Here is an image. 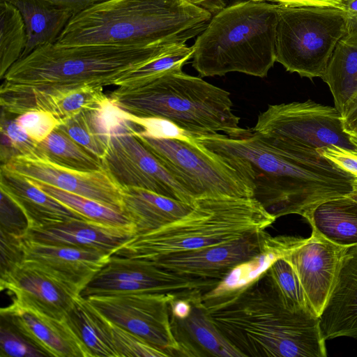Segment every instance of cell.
I'll list each match as a JSON object with an SVG mask.
<instances>
[{
    "instance_id": "6da1fadb",
    "label": "cell",
    "mask_w": 357,
    "mask_h": 357,
    "mask_svg": "<svg viewBox=\"0 0 357 357\" xmlns=\"http://www.w3.org/2000/svg\"><path fill=\"white\" fill-rule=\"evenodd\" d=\"M208 149L229 156L253 189L252 198L276 219L303 218L327 200L348 196L356 178L318 152L282 151L252 130L232 137L216 133L192 136Z\"/></svg>"
},
{
    "instance_id": "7a4b0ae2",
    "label": "cell",
    "mask_w": 357,
    "mask_h": 357,
    "mask_svg": "<svg viewBox=\"0 0 357 357\" xmlns=\"http://www.w3.org/2000/svg\"><path fill=\"white\" fill-rule=\"evenodd\" d=\"M202 302L243 356H327L319 317L287 299L269 269L238 291Z\"/></svg>"
},
{
    "instance_id": "3957f363",
    "label": "cell",
    "mask_w": 357,
    "mask_h": 357,
    "mask_svg": "<svg viewBox=\"0 0 357 357\" xmlns=\"http://www.w3.org/2000/svg\"><path fill=\"white\" fill-rule=\"evenodd\" d=\"M172 45L41 46L16 61L1 79L2 110L20 115L40 110L50 100L83 86L115 85L128 73Z\"/></svg>"
},
{
    "instance_id": "277c9868",
    "label": "cell",
    "mask_w": 357,
    "mask_h": 357,
    "mask_svg": "<svg viewBox=\"0 0 357 357\" xmlns=\"http://www.w3.org/2000/svg\"><path fill=\"white\" fill-rule=\"evenodd\" d=\"M211 11L186 0H107L74 15L55 45L147 47L185 43Z\"/></svg>"
},
{
    "instance_id": "5b68a950",
    "label": "cell",
    "mask_w": 357,
    "mask_h": 357,
    "mask_svg": "<svg viewBox=\"0 0 357 357\" xmlns=\"http://www.w3.org/2000/svg\"><path fill=\"white\" fill-rule=\"evenodd\" d=\"M109 98L126 112L163 119L190 136L223 132L239 137L250 130L239 126L240 118L233 112L228 91L182 70L137 86L118 87Z\"/></svg>"
},
{
    "instance_id": "8992f818",
    "label": "cell",
    "mask_w": 357,
    "mask_h": 357,
    "mask_svg": "<svg viewBox=\"0 0 357 357\" xmlns=\"http://www.w3.org/2000/svg\"><path fill=\"white\" fill-rule=\"evenodd\" d=\"M278 6L247 0L220 9L196 38L192 67L201 77H266L276 62Z\"/></svg>"
},
{
    "instance_id": "52a82bcc",
    "label": "cell",
    "mask_w": 357,
    "mask_h": 357,
    "mask_svg": "<svg viewBox=\"0 0 357 357\" xmlns=\"http://www.w3.org/2000/svg\"><path fill=\"white\" fill-rule=\"evenodd\" d=\"M276 218L252 197H199L190 212L151 231L133 236L113 255L152 261L222 244L264 231Z\"/></svg>"
},
{
    "instance_id": "ba28073f",
    "label": "cell",
    "mask_w": 357,
    "mask_h": 357,
    "mask_svg": "<svg viewBox=\"0 0 357 357\" xmlns=\"http://www.w3.org/2000/svg\"><path fill=\"white\" fill-rule=\"evenodd\" d=\"M278 5L276 62L301 77L321 78L336 45L348 33L344 9Z\"/></svg>"
},
{
    "instance_id": "9c48e42d",
    "label": "cell",
    "mask_w": 357,
    "mask_h": 357,
    "mask_svg": "<svg viewBox=\"0 0 357 357\" xmlns=\"http://www.w3.org/2000/svg\"><path fill=\"white\" fill-rule=\"evenodd\" d=\"M132 130L145 147L196 199L229 196L252 197L248 180L229 160L181 131L165 136H151Z\"/></svg>"
},
{
    "instance_id": "30bf717a",
    "label": "cell",
    "mask_w": 357,
    "mask_h": 357,
    "mask_svg": "<svg viewBox=\"0 0 357 357\" xmlns=\"http://www.w3.org/2000/svg\"><path fill=\"white\" fill-rule=\"evenodd\" d=\"M252 130L281 151H316L337 146L357 151V142L344 129L341 112L312 100L269 105Z\"/></svg>"
},
{
    "instance_id": "8fae6325",
    "label": "cell",
    "mask_w": 357,
    "mask_h": 357,
    "mask_svg": "<svg viewBox=\"0 0 357 357\" xmlns=\"http://www.w3.org/2000/svg\"><path fill=\"white\" fill-rule=\"evenodd\" d=\"M102 161L121 187L143 188L189 204L195 200L136 137L128 121L112 128Z\"/></svg>"
},
{
    "instance_id": "7c38bea8",
    "label": "cell",
    "mask_w": 357,
    "mask_h": 357,
    "mask_svg": "<svg viewBox=\"0 0 357 357\" xmlns=\"http://www.w3.org/2000/svg\"><path fill=\"white\" fill-rule=\"evenodd\" d=\"M173 294H139L86 298L107 319L165 352L181 356L172 332L169 303Z\"/></svg>"
},
{
    "instance_id": "4fadbf2b",
    "label": "cell",
    "mask_w": 357,
    "mask_h": 357,
    "mask_svg": "<svg viewBox=\"0 0 357 357\" xmlns=\"http://www.w3.org/2000/svg\"><path fill=\"white\" fill-rule=\"evenodd\" d=\"M220 281L193 282L163 274L148 261L112 255L81 291L84 298L139 294H173L185 297L206 293Z\"/></svg>"
},
{
    "instance_id": "5bb4252c",
    "label": "cell",
    "mask_w": 357,
    "mask_h": 357,
    "mask_svg": "<svg viewBox=\"0 0 357 357\" xmlns=\"http://www.w3.org/2000/svg\"><path fill=\"white\" fill-rule=\"evenodd\" d=\"M270 236L264 230L222 244L174 253L148 261L163 274L175 279L221 281L235 266L259 255Z\"/></svg>"
},
{
    "instance_id": "9a60e30c",
    "label": "cell",
    "mask_w": 357,
    "mask_h": 357,
    "mask_svg": "<svg viewBox=\"0 0 357 357\" xmlns=\"http://www.w3.org/2000/svg\"><path fill=\"white\" fill-rule=\"evenodd\" d=\"M1 167L29 179L92 199L123 211L122 188L106 168L93 172L79 171L59 165L38 155H17Z\"/></svg>"
},
{
    "instance_id": "2e32d148",
    "label": "cell",
    "mask_w": 357,
    "mask_h": 357,
    "mask_svg": "<svg viewBox=\"0 0 357 357\" xmlns=\"http://www.w3.org/2000/svg\"><path fill=\"white\" fill-rule=\"evenodd\" d=\"M1 289L14 296L13 302L52 317L63 319L81 291L74 285L24 261L1 275Z\"/></svg>"
},
{
    "instance_id": "e0dca14e",
    "label": "cell",
    "mask_w": 357,
    "mask_h": 357,
    "mask_svg": "<svg viewBox=\"0 0 357 357\" xmlns=\"http://www.w3.org/2000/svg\"><path fill=\"white\" fill-rule=\"evenodd\" d=\"M344 248L312 231L283 257L295 271L318 317L331 292Z\"/></svg>"
},
{
    "instance_id": "ac0fdd59",
    "label": "cell",
    "mask_w": 357,
    "mask_h": 357,
    "mask_svg": "<svg viewBox=\"0 0 357 357\" xmlns=\"http://www.w3.org/2000/svg\"><path fill=\"white\" fill-rule=\"evenodd\" d=\"M0 315L48 356L91 357L64 319H58L14 302L1 307Z\"/></svg>"
},
{
    "instance_id": "d6986e66",
    "label": "cell",
    "mask_w": 357,
    "mask_h": 357,
    "mask_svg": "<svg viewBox=\"0 0 357 357\" xmlns=\"http://www.w3.org/2000/svg\"><path fill=\"white\" fill-rule=\"evenodd\" d=\"M23 244L24 261L45 269L81 291L111 257L96 249L47 245L24 238Z\"/></svg>"
},
{
    "instance_id": "ffe728a7",
    "label": "cell",
    "mask_w": 357,
    "mask_h": 357,
    "mask_svg": "<svg viewBox=\"0 0 357 357\" xmlns=\"http://www.w3.org/2000/svg\"><path fill=\"white\" fill-rule=\"evenodd\" d=\"M319 319L325 340L340 337L357 339V244L344 248Z\"/></svg>"
},
{
    "instance_id": "44dd1931",
    "label": "cell",
    "mask_w": 357,
    "mask_h": 357,
    "mask_svg": "<svg viewBox=\"0 0 357 357\" xmlns=\"http://www.w3.org/2000/svg\"><path fill=\"white\" fill-rule=\"evenodd\" d=\"M135 235L134 227L107 226L76 218L29 229L24 238L47 245L96 249L112 255Z\"/></svg>"
},
{
    "instance_id": "7402d4cb",
    "label": "cell",
    "mask_w": 357,
    "mask_h": 357,
    "mask_svg": "<svg viewBox=\"0 0 357 357\" xmlns=\"http://www.w3.org/2000/svg\"><path fill=\"white\" fill-rule=\"evenodd\" d=\"M204 294L198 291L190 296L191 308L185 317L178 319L170 315L181 356L243 357L211 319L202 302Z\"/></svg>"
},
{
    "instance_id": "603a6c76",
    "label": "cell",
    "mask_w": 357,
    "mask_h": 357,
    "mask_svg": "<svg viewBox=\"0 0 357 357\" xmlns=\"http://www.w3.org/2000/svg\"><path fill=\"white\" fill-rule=\"evenodd\" d=\"M0 189L22 210L27 220L28 229L70 219H84L40 190L29 178L1 166Z\"/></svg>"
},
{
    "instance_id": "cb8c5ba5",
    "label": "cell",
    "mask_w": 357,
    "mask_h": 357,
    "mask_svg": "<svg viewBox=\"0 0 357 357\" xmlns=\"http://www.w3.org/2000/svg\"><path fill=\"white\" fill-rule=\"evenodd\" d=\"M123 212L135 227V235L169 224L188 214L194 206L155 192L135 187H121Z\"/></svg>"
},
{
    "instance_id": "d4e9b609",
    "label": "cell",
    "mask_w": 357,
    "mask_h": 357,
    "mask_svg": "<svg viewBox=\"0 0 357 357\" xmlns=\"http://www.w3.org/2000/svg\"><path fill=\"white\" fill-rule=\"evenodd\" d=\"M14 5L20 12L26 31V45L20 57L47 44H55L71 18L70 10L45 0H2Z\"/></svg>"
},
{
    "instance_id": "484cf974",
    "label": "cell",
    "mask_w": 357,
    "mask_h": 357,
    "mask_svg": "<svg viewBox=\"0 0 357 357\" xmlns=\"http://www.w3.org/2000/svg\"><path fill=\"white\" fill-rule=\"evenodd\" d=\"M304 218L313 231L331 242L344 248L357 244V201L349 196L324 202Z\"/></svg>"
},
{
    "instance_id": "4316f807",
    "label": "cell",
    "mask_w": 357,
    "mask_h": 357,
    "mask_svg": "<svg viewBox=\"0 0 357 357\" xmlns=\"http://www.w3.org/2000/svg\"><path fill=\"white\" fill-rule=\"evenodd\" d=\"M303 239L289 236H271L259 255L232 268L214 288L202 295V301L218 298L248 285L277 259L287 255Z\"/></svg>"
},
{
    "instance_id": "83f0119b",
    "label": "cell",
    "mask_w": 357,
    "mask_h": 357,
    "mask_svg": "<svg viewBox=\"0 0 357 357\" xmlns=\"http://www.w3.org/2000/svg\"><path fill=\"white\" fill-rule=\"evenodd\" d=\"M64 319L91 357H119L109 320L87 298L78 296Z\"/></svg>"
},
{
    "instance_id": "f1b7e54d",
    "label": "cell",
    "mask_w": 357,
    "mask_h": 357,
    "mask_svg": "<svg viewBox=\"0 0 357 357\" xmlns=\"http://www.w3.org/2000/svg\"><path fill=\"white\" fill-rule=\"evenodd\" d=\"M123 119L111 100L101 108L82 112L60 122L58 129L102 160L112 128Z\"/></svg>"
},
{
    "instance_id": "f546056e",
    "label": "cell",
    "mask_w": 357,
    "mask_h": 357,
    "mask_svg": "<svg viewBox=\"0 0 357 357\" xmlns=\"http://www.w3.org/2000/svg\"><path fill=\"white\" fill-rule=\"evenodd\" d=\"M321 79L342 114L357 96V31L349 32L339 40Z\"/></svg>"
},
{
    "instance_id": "4dcf8cb0",
    "label": "cell",
    "mask_w": 357,
    "mask_h": 357,
    "mask_svg": "<svg viewBox=\"0 0 357 357\" xmlns=\"http://www.w3.org/2000/svg\"><path fill=\"white\" fill-rule=\"evenodd\" d=\"M34 155L79 171L93 172L105 168L100 158L58 128L38 144Z\"/></svg>"
},
{
    "instance_id": "1f68e13d",
    "label": "cell",
    "mask_w": 357,
    "mask_h": 357,
    "mask_svg": "<svg viewBox=\"0 0 357 357\" xmlns=\"http://www.w3.org/2000/svg\"><path fill=\"white\" fill-rule=\"evenodd\" d=\"M29 180L40 190L77 213L85 220L107 226L135 228L129 218L121 211L92 199L40 181Z\"/></svg>"
},
{
    "instance_id": "d6a6232c",
    "label": "cell",
    "mask_w": 357,
    "mask_h": 357,
    "mask_svg": "<svg viewBox=\"0 0 357 357\" xmlns=\"http://www.w3.org/2000/svg\"><path fill=\"white\" fill-rule=\"evenodd\" d=\"M26 26L20 10L0 0V78L17 61L26 45Z\"/></svg>"
},
{
    "instance_id": "836d02e7",
    "label": "cell",
    "mask_w": 357,
    "mask_h": 357,
    "mask_svg": "<svg viewBox=\"0 0 357 357\" xmlns=\"http://www.w3.org/2000/svg\"><path fill=\"white\" fill-rule=\"evenodd\" d=\"M193 45L185 43L171 46L160 55L128 73L115 86L130 88L145 84L160 75L174 70H181L192 59Z\"/></svg>"
},
{
    "instance_id": "e575fe53",
    "label": "cell",
    "mask_w": 357,
    "mask_h": 357,
    "mask_svg": "<svg viewBox=\"0 0 357 357\" xmlns=\"http://www.w3.org/2000/svg\"><path fill=\"white\" fill-rule=\"evenodd\" d=\"M109 101L103 87L86 86L50 100L40 110L51 112L61 122L82 112L101 108Z\"/></svg>"
},
{
    "instance_id": "d590c367",
    "label": "cell",
    "mask_w": 357,
    "mask_h": 357,
    "mask_svg": "<svg viewBox=\"0 0 357 357\" xmlns=\"http://www.w3.org/2000/svg\"><path fill=\"white\" fill-rule=\"evenodd\" d=\"M1 357H44L48 355L24 335L13 324L1 317Z\"/></svg>"
},
{
    "instance_id": "8d00e7d4",
    "label": "cell",
    "mask_w": 357,
    "mask_h": 357,
    "mask_svg": "<svg viewBox=\"0 0 357 357\" xmlns=\"http://www.w3.org/2000/svg\"><path fill=\"white\" fill-rule=\"evenodd\" d=\"M268 269L287 299L297 307L314 313L295 271L287 260L280 258Z\"/></svg>"
},
{
    "instance_id": "74e56055",
    "label": "cell",
    "mask_w": 357,
    "mask_h": 357,
    "mask_svg": "<svg viewBox=\"0 0 357 357\" xmlns=\"http://www.w3.org/2000/svg\"><path fill=\"white\" fill-rule=\"evenodd\" d=\"M119 357H164L167 355L139 337L110 321Z\"/></svg>"
},
{
    "instance_id": "f35d334b",
    "label": "cell",
    "mask_w": 357,
    "mask_h": 357,
    "mask_svg": "<svg viewBox=\"0 0 357 357\" xmlns=\"http://www.w3.org/2000/svg\"><path fill=\"white\" fill-rule=\"evenodd\" d=\"M16 123L36 143L47 137L60 124V121L45 110H31L20 114Z\"/></svg>"
},
{
    "instance_id": "ab89813d",
    "label": "cell",
    "mask_w": 357,
    "mask_h": 357,
    "mask_svg": "<svg viewBox=\"0 0 357 357\" xmlns=\"http://www.w3.org/2000/svg\"><path fill=\"white\" fill-rule=\"evenodd\" d=\"M0 229L8 234L24 237L28 229L26 218L22 210L1 191Z\"/></svg>"
},
{
    "instance_id": "60d3db41",
    "label": "cell",
    "mask_w": 357,
    "mask_h": 357,
    "mask_svg": "<svg viewBox=\"0 0 357 357\" xmlns=\"http://www.w3.org/2000/svg\"><path fill=\"white\" fill-rule=\"evenodd\" d=\"M24 237L1 230V275L13 270L24 261Z\"/></svg>"
},
{
    "instance_id": "b9f144b4",
    "label": "cell",
    "mask_w": 357,
    "mask_h": 357,
    "mask_svg": "<svg viewBox=\"0 0 357 357\" xmlns=\"http://www.w3.org/2000/svg\"><path fill=\"white\" fill-rule=\"evenodd\" d=\"M1 132L8 137L13 148L19 155L36 154L38 143L33 140L16 123L15 120L1 118Z\"/></svg>"
},
{
    "instance_id": "7bdbcfd3",
    "label": "cell",
    "mask_w": 357,
    "mask_h": 357,
    "mask_svg": "<svg viewBox=\"0 0 357 357\" xmlns=\"http://www.w3.org/2000/svg\"><path fill=\"white\" fill-rule=\"evenodd\" d=\"M317 151L321 156L357 178V151L337 146H326Z\"/></svg>"
},
{
    "instance_id": "ee69618b",
    "label": "cell",
    "mask_w": 357,
    "mask_h": 357,
    "mask_svg": "<svg viewBox=\"0 0 357 357\" xmlns=\"http://www.w3.org/2000/svg\"><path fill=\"white\" fill-rule=\"evenodd\" d=\"M342 115L344 130L357 142V96L348 104Z\"/></svg>"
},
{
    "instance_id": "f6af8a7d",
    "label": "cell",
    "mask_w": 357,
    "mask_h": 357,
    "mask_svg": "<svg viewBox=\"0 0 357 357\" xmlns=\"http://www.w3.org/2000/svg\"><path fill=\"white\" fill-rule=\"evenodd\" d=\"M55 6L73 11L75 15L94 6L107 0H45Z\"/></svg>"
},
{
    "instance_id": "bcb514c9",
    "label": "cell",
    "mask_w": 357,
    "mask_h": 357,
    "mask_svg": "<svg viewBox=\"0 0 357 357\" xmlns=\"http://www.w3.org/2000/svg\"><path fill=\"white\" fill-rule=\"evenodd\" d=\"M276 2L280 5L336 6L343 8L344 0H260Z\"/></svg>"
},
{
    "instance_id": "7dc6e473",
    "label": "cell",
    "mask_w": 357,
    "mask_h": 357,
    "mask_svg": "<svg viewBox=\"0 0 357 357\" xmlns=\"http://www.w3.org/2000/svg\"><path fill=\"white\" fill-rule=\"evenodd\" d=\"M343 8L346 13L348 33L357 31V0H344Z\"/></svg>"
},
{
    "instance_id": "c3c4849f",
    "label": "cell",
    "mask_w": 357,
    "mask_h": 357,
    "mask_svg": "<svg viewBox=\"0 0 357 357\" xmlns=\"http://www.w3.org/2000/svg\"><path fill=\"white\" fill-rule=\"evenodd\" d=\"M348 196L354 199V200L357 201V178L356 179L354 184V190L351 194H349Z\"/></svg>"
},
{
    "instance_id": "681fc988",
    "label": "cell",
    "mask_w": 357,
    "mask_h": 357,
    "mask_svg": "<svg viewBox=\"0 0 357 357\" xmlns=\"http://www.w3.org/2000/svg\"><path fill=\"white\" fill-rule=\"evenodd\" d=\"M188 2L195 4V5H202L203 3L211 1L213 0H186ZM254 1H260V0H254Z\"/></svg>"
}]
</instances>
